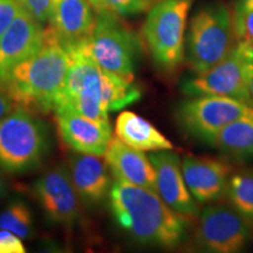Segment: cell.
<instances>
[{
    "instance_id": "cell-1",
    "label": "cell",
    "mask_w": 253,
    "mask_h": 253,
    "mask_svg": "<svg viewBox=\"0 0 253 253\" xmlns=\"http://www.w3.org/2000/svg\"><path fill=\"white\" fill-rule=\"evenodd\" d=\"M66 49L69 68L54 113L71 110L95 121L109 122V112L125 108L141 97L134 82L103 71L88 54L84 42Z\"/></svg>"
},
{
    "instance_id": "cell-2",
    "label": "cell",
    "mask_w": 253,
    "mask_h": 253,
    "mask_svg": "<svg viewBox=\"0 0 253 253\" xmlns=\"http://www.w3.org/2000/svg\"><path fill=\"white\" fill-rule=\"evenodd\" d=\"M116 223L138 243L176 248L186 238V223L157 192L116 181L109 190Z\"/></svg>"
},
{
    "instance_id": "cell-3",
    "label": "cell",
    "mask_w": 253,
    "mask_h": 253,
    "mask_svg": "<svg viewBox=\"0 0 253 253\" xmlns=\"http://www.w3.org/2000/svg\"><path fill=\"white\" fill-rule=\"evenodd\" d=\"M68 68V50L47 27L41 48L12 68L0 89L13 101L14 106L30 112H54Z\"/></svg>"
},
{
    "instance_id": "cell-4",
    "label": "cell",
    "mask_w": 253,
    "mask_h": 253,
    "mask_svg": "<svg viewBox=\"0 0 253 253\" xmlns=\"http://www.w3.org/2000/svg\"><path fill=\"white\" fill-rule=\"evenodd\" d=\"M48 149V132L30 110L17 107L0 120V167L12 173L40 164Z\"/></svg>"
},
{
    "instance_id": "cell-5",
    "label": "cell",
    "mask_w": 253,
    "mask_h": 253,
    "mask_svg": "<svg viewBox=\"0 0 253 253\" xmlns=\"http://www.w3.org/2000/svg\"><path fill=\"white\" fill-rule=\"evenodd\" d=\"M233 15L227 6L213 2L203 6L190 21L186 60L198 74L210 69L229 54L235 38Z\"/></svg>"
},
{
    "instance_id": "cell-6",
    "label": "cell",
    "mask_w": 253,
    "mask_h": 253,
    "mask_svg": "<svg viewBox=\"0 0 253 253\" xmlns=\"http://www.w3.org/2000/svg\"><path fill=\"white\" fill-rule=\"evenodd\" d=\"M191 0H158L150 7L143 36L161 68L172 71L185 56V28Z\"/></svg>"
},
{
    "instance_id": "cell-7",
    "label": "cell",
    "mask_w": 253,
    "mask_h": 253,
    "mask_svg": "<svg viewBox=\"0 0 253 253\" xmlns=\"http://www.w3.org/2000/svg\"><path fill=\"white\" fill-rule=\"evenodd\" d=\"M253 75V46L238 41L225 58L182 86L188 96L217 95L251 104L250 82ZM252 106V104H251Z\"/></svg>"
},
{
    "instance_id": "cell-8",
    "label": "cell",
    "mask_w": 253,
    "mask_h": 253,
    "mask_svg": "<svg viewBox=\"0 0 253 253\" xmlns=\"http://www.w3.org/2000/svg\"><path fill=\"white\" fill-rule=\"evenodd\" d=\"M84 48L103 71L128 81H134L138 40L135 34L119 20L118 14L102 11Z\"/></svg>"
},
{
    "instance_id": "cell-9",
    "label": "cell",
    "mask_w": 253,
    "mask_h": 253,
    "mask_svg": "<svg viewBox=\"0 0 253 253\" xmlns=\"http://www.w3.org/2000/svg\"><path fill=\"white\" fill-rule=\"evenodd\" d=\"M177 109V121L186 134L210 142L229 123L253 115V106L243 101L217 95H198Z\"/></svg>"
},
{
    "instance_id": "cell-10",
    "label": "cell",
    "mask_w": 253,
    "mask_h": 253,
    "mask_svg": "<svg viewBox=\"0 0 253 253\" xmlns=\"http://www.w3.org/2000/svg\"><path fill=\"white\" fill-rule=\"evenodd\" d=\"M252 224L230 204H212L199 214L195 240L209 252L235 253L248 245Z\"/></svg>"
},
{
    "instance_id": "cell-11",
    "label": "cell",
    "mask_w": 253,
    "mask_h": 253,
    "mask_svg": "<svg viewBox=\"0 0 253 253\" xmlns=\"http://www.w3.org/2000/svg\"><path fill=\"white\" fill-rule=\"evenodd\" d=\"M34 194L47 218L55 224L72 225L79 214V196L67 169L56 167L34 184Z\"/></svg>"
},
{
    "instance_id": "cell-12",
    "label": "cell",
    "mask_w": 253,
    "mask_h": 253,
    "mask_svg": "<svg viewBox=\"0 0 253 253\" xmlns=\"http://www.w3.org/2000/svg\"><path fill=\"white\" fill-rule=\"evenodd\" d=\"M42 24L20 7L0 37V86L18 63L36 54L43 43Z\"/></svg>"
},
{
    "instance_id": "cell-13",
    "label": "cell",
    "mask_w": 253,
    "mask_h": 253,
    "mask_svg": "<svg viewBox=\"0 0 253 253\" xmlns=\"http://www.w3.org/2000/svg\"><path fill=\"white\" fill-rule=\"evenodd\" d=\"M149 160L156 171L157 192L168 207L184 218L197 217L199 208L185 184L179 155L171 150H157L151 151Z\"/></svg>"
},
{
    "instance_id": "cell-14",
    "label": "cell",
    "mask_w": 253,
    "mask_h": 253,
    "mask_svg": "<svg viewBox=\"0 0 253 253\" xmlns=\"http://www.w3.org/2000/svg\"><path fill=\"white\" fill-rule=\"evenodd\" d=\"M55 116L60 137L67 147L80 154L104 156L113 137L109 122L95 121L71 110H58Z\"/></svg>"
},
{
    "instance_id": "cell-15",
    "label": "cell",
    "mask_w": 253,
    "mask_h": 253,
    "mask_svg": "<svg viewBox=\"0 0 253 253\" xmlns=\"http://www.w3.org/2000/svg\"><path fill=\"white\" fill-rule=\"evenodd\" d=\"M232 168L211 157L188 155L182 162V173L190 194L198 203H210L225 194Z\"/></svg>"
},
{
    "instance_id": "cell-16",
    "label": "cell",
    "mask_w": 253,
    "mask_h": 253,
    "mask_svg": "<svg viewBox=\"0 0 253 253\" xmlns=\"http://www.w3.org/2000/svg\"><path fill=\"white\" fill-rule=\"evenodd\" d=\"M48 28L65 48L89 39L96 23L89 0H52Z\"/></svg>"
},
{
    "instance_id": "cell-17",
    "label": "cell",
    "mask_w": 253,
    "mask_h": 253,
    "mask_svg": "<svg viewBox=\"0 0 253 253\" xmlns=\"http://www.w3.org/2000/svg\"><path fill=\"white\" fill-rule=\"evenodd\" d=\"M104 158L116 181L157 192L156 171L149 157L145 156L143 151L126 144L118 136H113Z\"/></svg>"
},
{
    "instance_id": "cell-18",
    "label": "cell",
    "mask_w": 253,
    "mask_h": 253,
    "mask_svg": "<svg viewBox=\"0 0 253 253\" xmlns=\"http://www.w3.org/2000/svg\"><path fill=\"white\" fill-rule=\"evenodd\" d=\"M90 154H80L71 157L69 175L78 196L88 204L102 202L112 188L108 166L100 158Z\"/></svg>"
},
{
    "instance_id": "cell-19",
    "label": "cell",
    "mask_w": 253,
    "mask_h": 253,
    "mask_svg": "<svg viewBox=\"0 0 253 253\" xmlns=\"http://www.w3.org/2000/svg\"><path fill=\"white\" fill-rule=\"evenodd\" d=\"M115 134L122 142L141 151L171 150L172 143L147 120L132 112H122L116 119Z\"/></svg>"
},
{
    "instance_id": "cell-20",
    "label": "cell",
    "mask_w": 253,
    "mask_h": 253,
    "mask_svg": "<svg viewBox=\"0 0 253 253\" xmlns=\"http://www.w3.org/2000/svg\"><path fill=\"white\" fill-rule=\"evenodd\" d=\"M210 145L235 161L253 157V115L229 123L214 135Z\"/></svg>"
},
{
    "instance_id": "cell-21",
    "label": "cell",
    "mask_w": 253,
    "mask_h": 253,
    "mask_svg": "<svg viewBox=\"0 0 253 253\" xmlns=\"http://www.w3.org/2000/svg\"><path fill=\"white\" fill-rule=\"evenodd\" d=\"M225 194L231 207L253 224V168L232 173Z\"/></svg>"
},
{
    "instance_id": "cell-22",
    "label": "cell",
    "mask_w": 253,
    "mask_h": 253,
    "mask_svg": "<svg viewBox=\"0 0 253 253\" xmlns=\"http://www.w3.org/2000/svg\"><path fill=\"white\" fill-rule=\"evenodd\" d=\"M0 229L27 239L33 231V218L27 204L20 199L12 201L0 213Z\"/></svg>"
},
{
    "instance_id": "cell-23",
    "label": "cell",
    "mask_w": 253,
    "mask_h": 253,
    "mask_svg": "<svg viewBox=\"0 0 253 253\" xmlns=\"http://www.w3.org/2000/svg\"><path fill=\"white\" fill-rule=\"evenodd\" d=\"M101 1H102V11L112 12L118 15H132L147 11L153 6L154 0H101Z\"/></svg>"
},
{
    "instance_id": "cell-24",
    "label": "cell",
    "mask_w": 253,
    "mask_h": 253,
    "mask_svg": "<svg viewBox=\"0 0 253 253\" xmlns=\"http://www.w3.org/2000/svg\"><path fill=\"white\" fill-rule=\"evenodd\" d=\"M17 1L41 24L48 21L52 0H17Z\"/></svg>"
},
{
    "instance_id": "cell-25",
    "label": "cell",
    "mask_w": 253,
    "mask_h": 253,
    "mask_svg": "<svg viewBox=\"0 0 253 253\" xmlns=\"http://www.w3.org/2000/svg\"><path fill=\"white\" fill-rule=\"evenodd\" d=\"M20 7L17 0H0V37L13 21Z\"/></svg>"
},
{
    "instance_id": "cell-26",
    "label": "cell",
    "mask_w": 253,
    "mask_h": 253,
    "mask_svg": "<svg viewBox=\"0 0 253 253\" xmlns=\"http://www.w3.org/2000/svg\"><path fill=\"white\" fill-rule=\"evenodd\" d=\"M20 237L8 230H0V253H25Z\"/></svg>"
},
{
    "instance_id": "cell-27",
    "label": "cell",
    "mask_w": 253,
    "mask_h": 253,
    "mask_svg": "<svg viewBox=\"0 0 253 253\" xmlns=\"http://www.w3.org/2000/svg\"><path fill=\"white\" fill-rule=\"evenodd\" d=\"M253 11V0H237L233 19H239Z\"/></svg>"
},
{
    "instance_id": "cell-28",
    "label": "cell",
    "mask_w": 253,
    "mask_h": 253,
    "mask_svg": "<svg viewBox=\"0 0 253 253\" xmlns=\"http://www.w3.org/2000/svg\"><path fill=\"white\" fill-rule=\"evenodd\" d=\"M14 103L9 97L6 95L5 91L0 89V120L4 118L5 115L11 112L14 108Z\"/></svg>"
},
{
    "instance_id": "cell-29",
    "label": "cell",
    "mask_w": 253,
    "mask_h": 253,
    "mask_svg": "<svg viewBox=\"0 0 253 253\" xmlns=\"http://www.w3.org/2000/svg\"><path fill=\"white\" fill-rule=\"evenodd\" d=\"M89 2L90 5L96 9L97 13L102 11V1H101V0H89Z\"/></svg>"
},
{
    "instance_id": "cell-30",
    "label": "cell",
    "mask_w": 253,
    "mask_h": 253,
    "mask_svg": "<svg viewBox=\"0 0 253 253\" xmlns=\"http://www.w3.org/2000/svg\"><path fill=\"white\" fill-rule=\"evenodd\" d=\"M5 194V184H4V179H2L1 175H0V199L2 198V196Z\"/></svg>"
},
{
    "instance_id": "cell-31",
    "label": "cell",
    "mask_w": 253,
    "mask_h": 253,
    "mask_svg": "<svg viewBox=\"0 0 253 253\" xmlns=\"http://www.w3.org/2000/svg\"><path fill=\"white\" fill-rule=\"evenodd\" d=\"M250 96H251V104L253 106V75L251 78V82H250Z\"/></svg>"
}]
</instances>
